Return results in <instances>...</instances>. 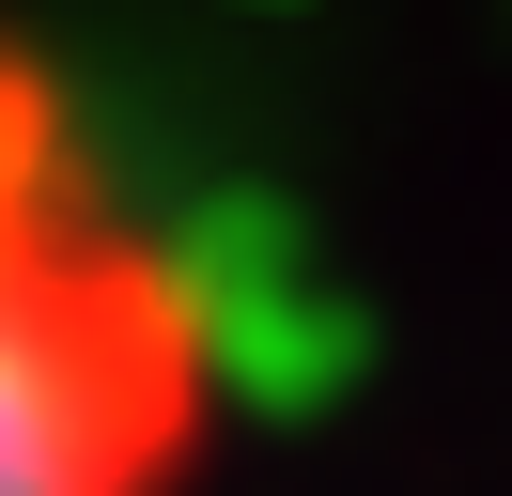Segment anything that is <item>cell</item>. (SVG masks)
Listing matches in <instances>:
<instances>
[{
  "instance_id": "1",
  "label": "cell",
  "mask_w": 512,
  "mask_h": 496,
  "mask_svg": "<svg viewBox=\"0 0 512 496\" xmlns=\"http://www.w3.org/2000/svg\"><path fill=\"white\" fill-rule=\"evenodd\" d=\"M233 434V295L140 140L0 16V496H202Z\"/></svg>"
}]
</instances>
